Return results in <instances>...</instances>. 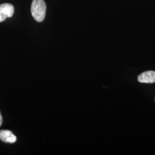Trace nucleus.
Returning a JSON list of instances; mask_svg holds the SVG:
<instances>
[{
  "instance_id": "f257e3e1",
  "label": "nucleus",
  "mask_w": 155,
  "mask_h": 155,
  "mask_svg": "<svg viewBox=\"0 0 155 155\" xmlns=\"http://www.w3.org/2000/svg\"><path fill=\"white\" fill-rule=\"evenodd\" d=\"M47 6L44 0H33L31 5V13L34 19L38 22L44 20Z\"/></svg>"
},
{
  "instance_id": "f03ea898",
  "label": "nucleus",
  "mask_w": 155,
  "mask_h": 155,
  "mask_svg": "<svg viewBox=\"0 0 155 155\" xmlns=\"http://www.w3.org/2000/svg\"><path fill=\"white\" fill-rule=\"evenodd\" d=\"M15 8L11 4H3L0 5V22L5 21L6 18L13 16Z\"/></svg>"
},
{
  "instance_id": "7ed1b4c3",
  "label": "nucleus",
  "mask_w": 155,
  "mask_h": 155,
  "mask_svg": "<svg viewBox=\"0 0 155 155\" xmlns=\"http://www.w3.org/2000/svg\"><path fill=\"white\" fill-rule=\"evenodd\" d=\"M137 80L140 83H155V71H148L140 74Z\"/></svg>"
},
{
  "instance_id": "20e7f679",
  "label": "nucleus",
  "mask_w": 155,
  "mask_h": 155,
  "mask_svg": "<svg viewBox=\"0 0 155 155\" xmlns=\"http://www.w3.org/2000/svg\"><path fill=\"white\" fill-rule=\"evenodd\" d=\"M0 140L6 143H14L16 141V137L10 130H0Z\"/></svg>"
},
{
  "instance_id": "39448f33",
  "label": "nucleus",
  "mask_w": 155,
  "mask_h": 155,
  "mask_svg": "<svg viewBox=\"0 0 155 155\" xmlns=\"http://www.w3.org/2000/svg\"><path fill=\"white\" fill-rule=\"evenodd\" d=\"M2 124V115L1 114V112H0V127L1 126Z\"/></svg>"
},
{
  "instance_id": "423d86ee",
  "label": "nucleus",
  "mask_w": 155,
  "mask_h": 155,
  "mask_svg": "<svg viewBox=\"0 0 155 155\" xmlns=\"http://www.w3.org/2000/svg\"></svg>"
}]
</instances>
